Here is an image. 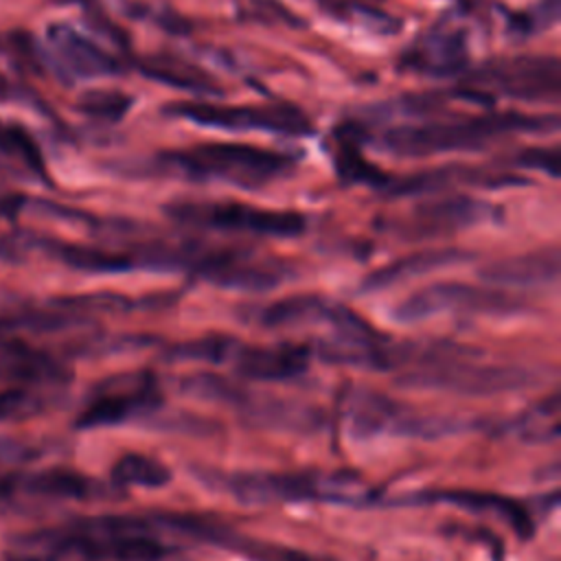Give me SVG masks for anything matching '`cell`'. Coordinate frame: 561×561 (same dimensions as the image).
Instances as JSON below:
<instances>
[{
  "instance_id": "obj_17",
  "label": "cell",
  "mask_w": 561,
  "mask_h": 561,
  "mask_svg": "<svg viewBox=\"0 0 561 561\" xmlns=\"http://www.w3.org/2000/svg\"><path fill=\"white\" fill-rule=\"evenodd\" d=\"M478 276L484 283L502 289H508V287L526 289V287L550 285L559 278V250L550 245L535 252L497 259L480 267Z\"/></svg>"
},
{
  "instance_id": "obj_29",
  "label": "cell",
  "mask_w": 561,
  "mask_h": 561,
  "mask_svg": "<svg viewBox=\"0 0 561 561\" xmlns=\"http://www.w3.org/2000/svg\"><path fill=\"white\" fill-rule=\"evenodd\" d=\"M515 167L537 169L550 178H559V149L557 147H526L511 156L508 160Z\"/></svg>"
},
{
  "instance_id": "obj_4",
  "label": "cell",
  "mask_w": 561,
  "mask_h": 561,
  "mask_svg": "<svg viewBox=\"0 0 561 561\" xmlns=\"http://www.w3.org/2000/svg\"><path fill=\"white\" fill-rule=\"evenodd\" d=\"M342 419L348 434L355 438H373L381 434L410 436V438H445L471 427H480L476 421H462L447 414H425L412 410L386 394L355 388L344 397Z\"/></svg>"
},
{
  "instance_id": "obj_8",
  "label": "cell",
  "mask_w": 561,
  "mask_h": 561,
  "mask_svg": "<svg viewBox=\"0 0 561 561\" xmlns=\"http://www.w3.org/2000/svg\"><path fill=\"white\" fill-rule=\"evenodd\" d=\"M526 300L504 291L500 287H478L460 280L432 283L405 300H401L392 318L403 324H414L443 313H469V316H517L526 311Z\"/></svg>"
},
{
  "instance_id": "obj_23",
  "label": "cell",
  "mask_w": 561,
  "mask_h": 561,
  "mask_svg": "<svg viewBox=\"0 0 561 561\" xmlns=\"http://www.w3.org/2000/svg\"><path fill=\"white\" fill-rule=\"evenodd\" d=\"M112 480L118 486L160 489L171 482V469L145 454H125L112 469Z\"/></svg>"
},
{
  "instance_id": "obj_13",
  "label": "cell",
  "mask_w": 561,
  "mask_h": 561,
  "mask_svg": "<svg viewBox=\"0 0 561 561\" xmlns=\"http://www.w3.org/2000/svg\"><path fill=\"white\" fill-rule=\"evenodd\" d=\"M164 403L160 381L151 370H140L112 381L103 392L88 405L81 416L83 427L94 425H118L158 414Z\"/></svg>"
},
{
  "instance_id": "obj_31",
  "label": "cell",
  "mask_w": 561,
  "mask_h": 561,
  "mask_svg": "<svg viewBox=\"0 0 561 561\" xmlns=\"http://www.w3.org/2000/svg\"><path fill=\"white\" fill-rule=\"evenodd\" d=\"M0 96H7V81L2 75H0Z\"/></svg>"
},
{
  "instance_id": "obj_11",
  "label": "cell",
  "mask_w": 561,
  "mask_h": 561,
  "mask_svg": "<svg viewBox=\"0 0 561 561\" xmlns=\"http://www.w3.org/2000/svg\"><path fill=\"white\" fill-rule=\"evenodd\" d=\"M502 208L465 193L443 195L416 204L399 224L397 234L401 239H434L447 237L460 230H469L482 224L500 221Z\"/></svg>"
},
{
  "instance_id": "obj_10",
  "label": "cell",
  "mask_w": 561,
  "mask_h": 561,
  "mask_svg": "<svg viewBox=\"0 0 561 561\" xmlns=\"http://www.w3.org/2000/svg\"><path fill=\"white\" fill-rule=\"evenodd\" d=\"M167 524L171 535L186 537L215 548H224L232 554L245 557L248 561H333L331 557H324V554H311L307 550H298L283 543L263 541V539L243 535L230 524H224L217 517H208V515L169 513Z\"/></svg>"
},
{
  "instance_id": "obj_22",
  "label": "cell",
  "mask_w": 561,
  "mask_h": 561,
  "mask_svg": "<svg viewBox=\"0 0 561 561\" xmlns=\"http://www.w3.org/2000/svg\"><path fill=\"white\" fill-rule=\"evenodd\" d=\"M497 430L515 432L519 438L530 443H546L559 436V394L552 392L548 399L528 408L524 414L506 421Z\"/></svg>"
},
{
  "instance_id": "obj_2",
  "label": "cell",
  "mask_w": 561,
  "mask_h": 561,
  "mask_svg": "<svg viewBox=\"0 0 561 561\" xmlns=\"http://www.w3.org/2000/svg\"><path fill=\"white\" fill-rule=\"evenodd\" d=\"M296 160L289 153L245 142H197L182 149H167L151 158V171L188 180L217 182L245 191L263 188L289 178Z\"/></svg>"
},
{
  "instance_id": "obj_26",
  "label": "cell",
  "mask_w": 561,
  "mask_h": 561,
  "mask_svg": "<svg viewBox=\"0 0 561 561\" xmlns=\"http://www.w3.org/2000/svg\"><path fill=\"white\" fill-rule=\"evenodd\" d=\"M335 169H337V175L344 182H348V184H368L377 191H381L390 180L388 173H383L381 169L370 164L353 142L344 145L335 153Z\"/></svg>"
},
{
  "instance_id": "obj_27",
  "label": "cell",
  "mask_w": 561,
  "mask_h": 561,
  "mask_svg": "<svg viewBox=\"0 0 561 561\" xmlns=\"http://www.w3.org/2000/svg\"><path fill=\"white\" fill-rule=\"evenodd\" d=\"M0 153L20 158L28 169H33L39 175L46 173L39 147L35 145V140L22 127L0 125Z\"/></svg>"
},
{
  "instance_id": "obj_21",
  "label": "cell",
  "mask_w": 561,
  "mask_h": 561,
  "mask_svg": "<svg viewBox=\"0 0 561 561\" xmlns=\"http://www.w3.org/2000/svg\"><path fill=\"white\" fill-rule=\"evenodd\" d=\"M320 9L335 20L368 28L379 35H394L401 28V20L379 9L375 2L364 0H316Z\"/></svg>"
},
{
  "instance_id": "obj_25",
  "label": "cell",
  "mask_w": 561,
  "mask_h": 561,
  "mask_svg": "<svg viewBox=\"0 0 561 561\" xmlns=\"http://www.w3.org/2000/svg\"><path fill=\"white\" fill-rule=\"evenodd\" d=\"M134 105V96L121 90H88L79 96L77 110L90 118L118 123L127 116Z\"/></svg>"
},
{
  "instance_id": "obj_1",
  "label": "cell",
  "mask_w": 561,
  "mask_h": 561,
  "mask_svg": "<svg viewBox=\"0 0 561 561\" xmlns=\"http://www.w3.org/2000/svg\"><path fill=\"white\" fill-rule=\"evenodd\" d=\"M557 129V114L486 112L454 121H416L392 125L379 136V149L397 158H427L440 153L482 151L508 136L550 134Z\"/></svg>"
},
{
  "instance_id": "obj_14",
  "label": "cell",
  "mask_w": 561,
  "mask_h": 561,
  "mask_svg": "<svg viewBox=\"0 0 561 561\" xmlns=\"http://www.w3.org/2000/svg\"><path fill=\"white\" fill-rule=\"evenodd\" d=\"M313 359L311 344L276 342V344H245L237 340L228 364L248 381H294L300 379Z\"/></svg>"
},
{
  "instance_id": "obj_5",
  "label": "cell",
  "mask_w": 561,
  "mask_h": 561,
  "mask_svg": "<svg viewBox=\"0 0 561 561\" xmlns=\"http://www.w3.org/2000/svg\"><path fill=\"white\" fill-rule=\"evenodd\" d=\"M462 85L484 96L557 105L561 99V61L557 55H511L467 66Z\"/></svg>"
},
{
  "instance_id": "obj_7",
  "label": "cell",
  "mask_w": 561,
  "mask_h": 561,
  "mask_svg": "<svg viewBox=\"0 0 561 561\" xmlns=\"http://www.w3.org/2000/svg\"><path fill=\"white\" fill-rule=\"evenodd\" d=\"M164 213L175 224L199 230L243 232L276 239H291L307 230V217L296 210H274L241 202L180 199L167 204Z\"/></svg>"
},
{
  "instance_id": "obj_24",
  "label": "cell",
  "mask_w": 561,
  "mask_h": 561,
  "mask_svg": "<svg viewBox=\"0 0 561 561\" xmlns=\"http://www.w3.org/2000/svg\"><path fill=\"white\" fill-rule=\"evenodd\" d=\"M237 344V337L230 335H204L195 340H186L180 344H173L167 353L171 359L180 362H208V364H228L230 353Z\"/></svg>"
},
{
  "instance_id": "obj_18",
  "label": "cell",
  "mask_w": 561,
  "mask_h": 561,
  "mask_svg": "<svg viewBox=\"0 0 561 561\" xmlns=\"http://www.w3.org/2000/svg\"><path fill=\"white\" fill-rule=\"evenodd\" d=\"M473 259V252L460 250V248H438V250H421L408 256H401L375 272H370L362 283H359V294L368 291H379L392 285H399L403 280L416 278L421 274L440 270V267H451V265H462Z\"/></svg>"
},
{
  "instance_id": "obj_30",
  "label": "cell",
  "mask_w": 561,
  "mask_h": 561,
  "mask_svg": "<svg viewBox=\"0 0 561 561\" xmlns=\"http://www.w3.org/2000/svg\"><path fill=\"white\" fill-rule=\"evenodd\" d=\"M55 4H77V7H83L88 13L96 11V0H50Z\"/></svg>"
},
{
  "instance_id": "obj_9",
  "label": "cell",
  "mask_w": 561,
  "mask_h": 561,
  "mask_svg": "<svg viewBox=\"0 0 561 561\" xmlns=\"http://www.w3.org/2000/svg\"><path fill=\"white\" fill-rule=\"evenodd\" d=\"M167 114L191 121L199 127L226 129V131H265L280 136H307L311 134V121L302 110L289 103H263V105H221L206 99L169 103Z\"/></svg>"
},
{
  "instance_id": "obj_16",
  "label": "cell",
  "mask_w": 561,
  "mask_h": 561,
  "mask_svg": "<svg viewBox=\"0 0 561 561\" xmlns=\"http://www.w3.org/2000/svg\"><path fill=\"white\" fill-rule=\"evenodd\" d=\"M48 42L61 68L79 79L118 77L125 72L123 64L112 53L68 24H53L48 28Z\"/></svg>"
},
{
  "instance_id": "obj_19",
  "label": "cell",
  "mask_w": 561,
  "mask_h": 561,
  "mask_svg": "<svg viewBox=\"0 0 561 561\" xmlns=\"http://www.w3.org/2000/svg\"><path fill=\"white\" fill-rule=\"evenodd\" d=\"M136 68L140 75H145L151 81H158V83L175 88V90L191 92L199 99L224 96V88L213 75H208L204 68H199L193 61L182 59L178 55H164V53L149 55V57L138 59Z\"/></svg>"
},
{
  "instance_id": "obj_6",
  "label": "cell",
  "mask_w": 561,
  "mask_h": 561,
  "mask_svg": "<svg viewBox=\"0 0 561 561\" xmlns=\"http://www.w3.org/2000/svg\"><path fill=\"white\" fill-rule=\"evenodd\" d=\"M473 357H449L419 368L403 370L397 383L414 390H438L456 394H497L533 388L541 381V373L513 364H480Z\"/></svg>"
},
{
  "instance_id": "obj_32",
  "label": "cell",
  "mask_w": 561,
  "mask_h": 561,
  "mask_svg": "<svg viewBox=\"0 0 561 561\" xmlns=\"http://www.w3.org/2000/svg\"><path fill=\"white\" fill-rule=\"evenodd\" d=\"M364 2H375V4H377V2H379V0H364Z\"/></svg>"
},
{
  "instance_id": "obj_3",
  "label": "cell",
  "mask_w": 561,
  "mask_h": 561,
  "mask_svg": "<svg viewBox=\"0 0 561 561\" xmlns=\"http://www.w3.org/2000/svg\"><path fill=\"white\" fill-rule=\"evenodd\" d=\"M243 504L329 502L346 506L379 504V497L351 471H213L202 473Z\"/></svg>"
},
{
  "instance_id": "obj_28",
  "label": "cell",
  "mask_w": 561,
  "mask_h": 561,
  "mask_svg": "<svg viewBox=\"0 0 561 561\" xmlns=\"http://www.w3.org/2000/svg\"><path fill=\"white\" fill-rule=\"evenodd\" d=\"M557 20H559V0H541L539 4L530 7L528 11L511 15L508 24H511L513 33H517L522 37H530L539 31L554 26Z\"/></svg>"
},
{
  "instance_id": "obj_12",
  "label": "cell",
  "mask_w": 561,
  "mask_h": 561,
  "mask_svg": "<svg viewBox=\"0 0 561 561\" xmlns=\"http://www.w3.org/2000/svg\"><path fill=\"white\" fill-rule=\"evenodd\" d=\"M381 506H432L447 504L478 515H491L502 519L519 539H530L535 535L537 522L530 504L511 495L478 491V489H423L397 497H381Z\"/></svg>"
},
{
  "instance_id": "obj_15",
  "label": "cell",
  "mask_w": 561,
  "mask_h": 561,
  "mask_svg": "<svg viewBox=\"0 0 561 561\" xmlns=\"http://www.w3.org/2000/svg\"><path fill=\"white\" fill-rule=\"evenodd\" d=\"M256 320L261 327H267V329L327 322L337 333H353L370 327L364 318H359L346 305L318 294H298V296H287L276 302H270L259 311Z\"/></svg>"
},
{
  "instance_id": "obj_20",
  "label": "cell",
  "mask_w": 561,
  "mask_h": 561,
  "mask_svg": "<svg viewBox=\"0 0 561 561\" xmlns=\"http://www.w3.org/2000/svg\"><path fill=\"white\" fill-rule=\"evenodd\" d=\"M465 53L467 48L460 35L438 33L419 44L403 64L432 75H460L467 68Z\"/></svg>"
}]
</instances>
